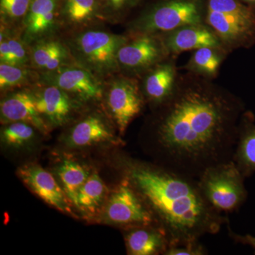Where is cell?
Returning <instances> with one entry per match:
<instances>
[{
    "label": "cell",
    "instance_id": "obj_1",
    "mask_svg": "<svg viewBox=\"0 0 255 255\" xmlns=\"http://www.w3.org/2000/svg\"><path fill=\"white\" fill-rule=\"evenodd\" d=\"M209 80L191 73L178 77L172 96L156 108L152 128L157 164L196 179L233 161L246 114L237 97Z\"/></svg>",
    "mask_w": 255,
    "mask_h": 255
},
{
    "label": "cell",
    "instance_id": "obj_2",
    "mask_svg": "<svg viewBox=\"0 0 255 255\" xmlns=\"http://www.w3.org/2000/svg\"><path fill=\"white\" fill-rule=\"evenodd\" d=\"M125 178L143 198L169 238L170 247L200 241L228 224L201 194L198 180L159 164L128 161Z\"/></svg>",
    "mask_w": 255,
    "mask_h": 255
},
{
    "label": "cell",
    "instance_id": "obj_3",
    "mask_svg": "<svg viewBox=\"0 0 255 255\" xmlns=\"http://www.w3.org/2000/svg\"><path fill=\"white\" fill-rule=\"evenodd\" d=\"M130 37L101 28H86L65 42L75 63L103 80L120 73L119 50Z\"/></svg>",
    "mask_w": 255,
    "mask_h": 255
},
{
    "label": "cell",
    "instance_id": "obj_4",
    "mask_svg": "<svg viewBox=\"0 0 255 255\" xmlns=\"http://www.w3.org/2000/svg\"><path fill=\"white\" fill-rule=\"evenodd\" d=\"M204 23L228 52L255 40V7L241 0H206Z\"/></svg>",
    "mask_w": 255,
    "mask_h": 255
},
{
    "label": "cell",
    "instance_id": "obj_5",
    "mask_svg": "<svg viewBox=\"0 0 255 255\" xmlns=\"http://www.w3.org/2000/svg\"><path fill=\"white\" fill-rule=\"evenodd\" d=\"M206 0H159L128 24L131 36L161 35L204 23Z\"/></svg>",
    "mask_w": 255,
    "mask_h": 255
},
{
    "label": "cell",
    "instance_id": "obj_6",
    "mask_svg": "<svg viewBox=\"0 0 255 255\" xmlns=\"http://www.w3.org/2000/svg\"><path fill=\"white\" fill-rule=\"evenodd\" d=\"M233 161L206 169L198 180L206 201L221 214L237 211L248 197L244 179Z\"/></svg>",
    "mask_w": 255,
    "mask_h": 255
},
{
    "label": "cell",
    "instance_id": "obj_7",
    "mask_svg": "<svg viewBox=\"0 0 255 255\" xmlns=\"http://www.w3.org/2000/svg\"><path fill=\"white\" fill-rule=\"evenodd\" d=\"M106 80L104 98L107 110L119 133L123 135L130 122L141 113L145 97L133 77L118 73Z\"/></svg>",
    "mask_w": 255,
    "mask_h": 255
},
{
    "label": "cell",
    "instance_id": "obj_8",
    "mask_svg": "<svg viewBox=\"0 0 255 255\" xmlns=\"http://www.w3.org/2000/svg\"><path fill=\"white\" fill-rule=\"evenodd\" d=\"M105 219L112 224L124 226L128 229L138 226H159L143 198L126 178L107 201Z\"/></svg>",
    "mask_w": 255,
    "mask_h": 255
},
{
    "label": "cell",
    "instance_id": "obj_9",
    "mask_svg": "<svg viewBox=\"0 0 255 255\" xmlns=\"http://www.w3.org/2000/svg\"><path fill=\"white\" fill-rule=\"evenodd\" d=\"M40 82L59 87L78 104L99 102L104 98L105 80L75 63L41 73Z\"/></svg>",
    "mask_w": 255,
    "mask_h": 255
},
{
    "label": "cell",
    "instance_id": "obj_10",
    "mask_svg": "<svg viewBox=\"0 0 255 255\" xmlns=\"http://www.w3.org/2000/svg\"><path fill=\"white\" fill-rule=\"evenodd\" d=\"M169 55L158 35L132 36L119 50L120 72L129 76L143 75L147 70L168 58Z\"/></svg>",
    "mask_w": 255,
    "mask_h": 255
},
{
    "label": "cell",
    "instance_id": "obj_11",
    "mask_svg": "<svg viewBox=\"0 0 255 255\" xmlns=\"http://www.w3.org/2000/svg\"><path fill=\"white\" fill-rule=\"evenodd\" d=\"M59 0H31L21 23V37L28 46L54 36L61 26Z\"/></svg>",
    "mask_w": 255,
    "mask_h": 255
},
{
    "label": "cell",
    "instance_id": "obj_12",
    "mask_svg": "<svg viewBox=\"0 0 255 255\" xmlns=\"http://www.w3.org/2000/svg\"><path fill=\"white\" fill-rule=\"evenodd\" d=\"M34 95L37 110L50 127H61L70 120L75 105L78 104L59 87L40 82L36 84Z\"/></svg>",
    "mask_w": 255,
    "mask_h": 255
},
{
    "label": "cell",
    "instance_id": "obj_13",
    "mask_svg": "<svg viewBox=\"0 0 255 255\" xmlns=\"http://www.w3.org/2000/svg\"><path fill=\"white\" fill-rule=\"evenodd\" d=\"M18 175L35 194L55 209L72 214L68 196L53 176L38 164H31L18 169Z\"/></svg>",
    "mask_w": 255,
    "mask_h": 255
},
{
    "label": "cell",
    "instance_id": "obj_14",
    "mask_svg": "<svg viewBox=\"0 0 255 255\" xmlns=\"http://www.w3.org/2000/svg\"><path fill=\"white\" fill-rule=\"evenodd\" d=\"M158 36L169 56L203 47L224 48L216 33L204 23L182 26Z\"/></svg>",
    "mask_w": 255,
    "mask_h": 255
},
{
    "label": "cell",
    "instance_id": "obj_15",
    "mask_svg": "<svg viewBox=\"0 0 255 255\" xmlns=\"http://www.w3.org/2000/svg\"><path fill=\"white\" fill-rule=\"evenodd\" d=\"M0 114L2 123L25 122L42 133L48 132V124L37 110L32 90H18L6 95L1 100Z\"/></svg>",
    "mask_w": 255,
    "mask_h": 255
},
{
    "label": "cell",
    "instance_id": "obj_16",
    "mask_svg": "<svg viewBox=\"0 0 255 255\" xmlns=\"http://www.w3.org/2000/svg\"><path fill=\"white\" fill-rule=\"evenodd\" d=\"M178 77L175 63L167 59L147 70L140 86L146 102L155 108L162 105L173 93Z\"/></svg>",
    "mask_w": 255,
    "mask_h": 255
},
{
    "label": "cell",
    "instance_id": "obj_17",
    "mask_svg": "<svg viewBox=\"0 0 255 255\" xmlns=\"http://www.w3.org/2000/svg\"><path fill=\"white\" fill-rule=\"evenodd\" d=\"M29 48L31 68L40 73H48L75 63L66 43L54 36L37 41Z\"/></svg>",
    "mask_w": 255,
    "mask_h": 255
},
{
    "label": "cell",
    "instance_id": "obj_18",
    "mask_svg": "<svg viewBox=\"0 0 255 255\" xmlns=\"http://www.w3.org/2000/svg\"><path fill=\"white\" fill-rule=\"evenodd\" d=\"M125 241L128 253L132 255H164L170 247L167 234L159 226L128 228Z\"/></svg>",
    "mask_w": 255,
    "mask_h": 255
},
{
    "label": "cell",
    "instance_id": "obj_19",
    "mask_svg": "<svg viewBox=\"0 0 255 255\" xmlns=\"http://www.w3.org/2000/svg\"><path fill=\"white\" fill-rule=\"evenodd\" d=\"M115 135L105 119L91 114L72 128L67 136L70 147H83L106 142H116Z\"/></svg>",
    "mask_w": 255,
    "mask_h": 255
},
{
    "label": "cell",
    "instance_id": "obj_20",
    "mask_svg": "<svg viewBox=\"0 0 255 255\" xmlns=\"http://www.w3.org/2000/svg\"><path fill=\"white\" fill-rule=\"evenodd\" d=\"M61 25L84 29L104 19L100 0H63L60 6Z\"/></svg>",
    "mask_w": 255,
    "mask_h": 255
},
{
    "label": "cell",
    "instance_id": "obj_21",
    "mask_svg": "<svg viewBox=\"0 0 255 255\" xmlns=\"http://www.w3.org/2000/svg\"><path fill=\"white\" fill-rule=\"evenodd\" d=\"M233 162L245 178L255 172V125L248 113L240 128Z\"/></svg>",
    "mask_w": 255,
    "mask_h": 255
},
{
    "label": "cell",
    "instance_id": "obj_22",
    "mask_svg": "<svg viewBox=\"0 0 255 255\" xmlns=\"http://www.w3.org/2000/svg\"><path fill=\"white\" fill-rule=\"evenodd\" d=\"M226 53L224 48L203 47L195 50L185 66L189 73L212 79L217 75Z\"/></svg>",
    "mask_w": 255,
    "mask_h": 255
},
{
    "label": "cell",
    "instance_id": "obj_23",
    "mask_svg": "<svg viewBox=\"0 0 255 255\" xmlns=\"http://www.w3.org/2000/svg\"><path fill=\"white\" fill-rule=\"evenodd\" d=\"M107 193V187L100 176L90 174L79 191L75 206L83 214H95L103 204Z\"/></svg>",
    "mask_w": 255,
    "mask_h": 255
},
{
    "label": "cell",
    "instance_id": "obj_24",
    "mask_svg": "<svg viewBox=\"0 0 255 255\" xmlns=\"http://www.w3.org/2000/svg\"><path fill=\"white\" fill-rule=\"evenodd\" d=\"M63 191L70 202L75 206L80 189L90 177V173L82 164L65 159L57 171Z\"/></svg>",
    "mask_w": 255,
    "mask_h": 255
},
{
    "label": "cell",
    "instance_id": "obj_25",
    "mask_svg": "<svg viewBox=\"0 0 255 255\" xmlns=\"http://www.w3.org/2000/svg\"><path fill=\"white\" fill-rule=\"evenodd\" d=\"M40 81L41 73L34 69L0 63V89L1 92L28 85H36Z\"/></svg>",
    "mask_w": 255,
    "mask_h": 255
},
{
    "label": "cell",
    "instance_id": "obj_26",
    "mask_svg": "<svg viewBox=\"0 0 255 255\" xmlns=\"http://www.w3.org/2000/svg\"><path fill=\"white\" fill-rule=\"evenodd\" d=\"M5 39L7 43V56L4 63L15 66H31L30 48L21 37L11 36L9 32V27L4 24L1 25V38Z\"/></svg>",
    "mask_w": 255,
    "mask_h": 255
},
{
    "label": "cell",
    "instance_id": "obj_27",
    "mask_svg": "<svg viewBox=\"0 0 255 255\" xmlns=\"http://www.w3.org/2000/svg\"><path fill=\"white\" fill-rule=\"evenodd\" d=\"M35 128L25 122L6 124L1 132L2 142L10 147H20L31 141L35 136Z\"/></svg>",
    "mask_w": 255,
    "mask_h": 255
},
{
    "label": "cell",
    "instance_id": "obj_28",
    "mask_svg": "<svg viewBox=\"0 0 255 255\" xmlns=\"http://www.w3.org/2000/svg\"><path fill=\"white\" fill-rule=\"evenodd\" d=\"M31 0H0L1 21L5 26L22 22L27 13Z\"/></svg>",
    "mask_w": 255,
    "mask_h": 255
},
{
    "label": "cell",
    "instance_id": "obj_29",
    "mask_svg": "<svg viewBox=\"0 0 255 255\" xmlns=\"http://www.w3.org/2000/svg\"><path fill=\"white\" fill-rule=\"evenodd\" d=\"M104 20L118 22L141 0H100Z\"/></svg>",
    "mask_w": 255,
    "mask_h": 255
},
{
    "label": "cell",
    "instance_id": "obj_30",
    "mask_svg": "<svg viewBox=\"0 0 255 255\" xmlns=\"http://www.w3.org/2000/svg\"><path fill=\"white\" fill-rule=\"evenodd\" d=\"M205 247L200 242L188 243L182 246L169 247L165 255H206L208 254Z\"/></svg>",
    "mask_w": 255,
    "mask_h": 255
},
{
    "label": "cell",
    "instance_id": "obj_31",
    "mask_svg": "<svg viewBox=\"0 0 255 255\" xmlns=\"http://www.w3.org/2000/svg\"><path fill=\"white\" fill-rule=\"evenodd\" d=\"M228 231H229V236L232 238L233 241L236 242L238 243H241V244L246 245V246H249L252 248H255V237L251 236V235H246V236H241V235H238L234 232H233L229 228V225H228Z\"/></svg>",
    "mask_w": 255,
    "mask_h": 255
},
{
    "label": "cell",
    "instance_id": "obj_32",
    "mask_svg": "<svg viewBox=\"0 0 255 255\" xmlns=\"http://www.w3.org/2000/svg\"><path fill=\"white\" fill-rule=\"evenodd\" d=\"M241 1L244 2L245 4L250 5V6L255 7V0H241Z\"/></svg>",
    "mask_w": 255,
    "mask_h": 255
}]
</instances>
